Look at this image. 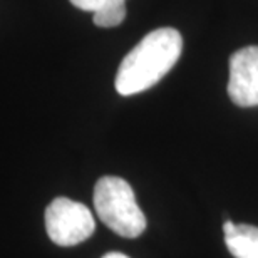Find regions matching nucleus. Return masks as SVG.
I'll return each mask as SVG.
<instances>
[{
	"instance_id": "3",
	"label": "nucleus",
	"mask_w": 258,
	"mask_h": 258,
	"mask_svg": "<svg viewBox=\"0 0 258 258\" xmlns=\"http://www.w3.org/2000/svg\"><path fill=\"white\" fill-rule=\"evenodd\" d=\"M45 230L59 246H74L94 233L96 221L86 205L69 198H55L45 210Z\"/></svg>"
},
{
	"instance_id": "5",
	"label": "nucleus",
	"mask_w": 258,
	"mask_h": 258,
	"mask_svg": "<svg viewBox=\"0 0 258 258\" xmlns=\"http://www.w3.org/2000/svg\"><path fill=\"white\" fill-rule=\"evenodd\" d=\"M226 248L235 258H258V228L251 225L223 223Z\"/></svg>"
},
{
	"instance_id": "1",
	"label": "nucleus",
	"mask_w": 258,
	"mask_h": 258,
	"mask_svg": "<svg viewBox=\"0 0 258 258\" xmlns=\"http://www.w3.org/2000/svg\"><path fill=\"white\" fill-rule=\"evenodd\" d=\"M181 50V34L173 27H161L144 35L122 59L114 81L116 91L121 96H134L158 84L178 62Z\"/></svg>"
},
{
	"instance_id": "7",
	"label": "nucleus",
	"mask_w": 258,
	"mask_h": 258,
	"mask_svg": "<svg viewBox=\"0 0 258 258\" xmlns=\"http://www.w3.org/2000/svg\"><path fill=\"white\" fill-rule=\"evenodd\" d=\"M71 4L81 10L94 14V12H99L102 9L111 7V5L126 4V0H71Z\"/></svg>"
},
{
	"instance_id": "2",
	"label": "nucleus",
	"mask_w": 258,
	"mask_h": 258,
	"mask_svg": "<svg viewBox=\"0 0 258 258\" xmlns=\"http://www.w3.org/2000/svg\"><path fill=\"white\" fill-rule=\"evenodd\" d=\"M94 208L102 223L124 238H138L146 230V216L131 184L122 178L102 176L96 183Z\"/></svg>"
},
{
	"instance_id": "8",
	"label": "nucleus",
	"mask_w": 258,
	"mask_h": 258,
	"mask_svg": "<svg viewBox=\"0 0 258 258\" xmlns=\"http://www.w3.org/2000/svg\"><path fill=\"white\" fill-rule=\"evenodd\" d=\"M102 258H129V256H126L124 253H117V251H112V253H107Z\"/></svg>"
},
{
	"instance_id": "6",
	"label": "nucleus",
	"mask_w": 258,
	"mask_h": 258,
	"mask_svg": "<svg viewBox=\"0 0 258 258\" xmlns=\"http://www.w3.org/2000/svg\"><path fill=\"white\" fill-rule=\"evenodd\" d=\"M124 19H126V4L111 5V7L92 14V20H94L97 27H116Z\"/></svg>"
},
{
	"instance_id": "4",
	"label": "nucleus",
	"mask_w": 258,
	"mask_h": 258,
	"mask_svg": "<svg viewBox=\"0 0 258 258\" xmlns=\"http://www.w3.org/2000/svg\"><path fill=\"white\" fill-rule=\"evenodd\" d=\"M226 91L236 106H258V45L243 47L230 57V79Z\"/></svg>"
}]
</instances>
